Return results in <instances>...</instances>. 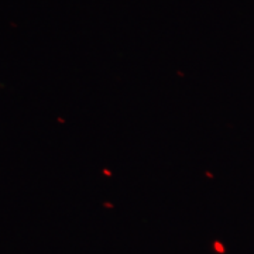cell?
Instances as JSON below:
<instances>
[]
</instances>
